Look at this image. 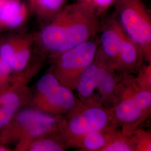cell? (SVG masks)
Wrapping results in <instances>:
<instances>
[{"instance_id": "cell-1", "label": "cell", "mask_w": 151, "mask_h": 151, "mask_svg": "<svg viewBox=\"0 0 151 151\" xmlns=\"http://www.w3.org/2000/svg\"><path fill=\"white\" fill-rule=\"evenodd\" d=\"M97 13L83 2L65 6L41 30L39 40L44 48L58 54L90 40L97 31Z\"/></svg>"}, {"instance_id": "cell-2", "label": "cell", "mask_w": 151, "mask_h": 151, "mask_svg": "<svg viewBox=\"0 0 151 151\" xmlns=\"http://www.w3.org/2000/svg\"><path fill=\"white\" fill-rule=\"evenodd\" d=\"M56 116L32 106L22 108L0 131V143L8 146L16 143L14 150L23 151L30 142L57 131Z\"/></svg>"}, {"instance_id": "cell-3", "label": "cell", "mask_w": 151, "mask_h": 151, "mask_svg": "<svg viewBox=\"0 0 151 151\" xmlns=\"http://www.w3.org/2000/svg\"><path fill=\"white\" fill-rule=\"evenodd\" d=\"M32 107L57 115L75 108V99L72 90L62 85L53 73L42 76L37 81L35 91L30 96Z\"/></svg>"}, {"instance_id": "cell-4", "label": "cell", "mask_w": 151, "mask_h": 151, "mask_svg": "<svg viewBox=\"0 0 151 151\" xmlns=\"http://www.w3.org/2000/svg\"><path fill=\"white\" fill-rule=\"evenodd\" d=\"M96 50L95 43L88 40L58 54L53 74L60 83L76 89L83 72L94 60Z\"/></svg>"}, {"instance_id": "cell-5", "label": "cell", "mask_w": 151, "mask_h": 151, "mask_svg": "<svg viewBox=\"0 0 151 151\" xmlns=\"http://www.w3.org/2000/svg\"><path fill=\"white\" fill-rule=\"evenodd\" d=\"M119 20L129 38L145 53L151 52V22L142 0H116Z\"/></svg>"}, {"instance_id": "cell-6", "label": "cell", "mask_w": 151, "mask_h": 151, "mask_svg": "<svg viewBox=\"0 0 151 151\" xmlns=\"http://www.w3.org/2000/svg\"><path fill=\"white\" fill-rule=\"evenodd\" d=\"M28 77L27 74L19 75L9 86L0 91V131L29 103Z\"/></svg>"}, {"instance_id": "cell-7", "label": "cell", "mask_w": 151, "mask_h": 151, "mask_svg": "<svg viewBox=\"0 0 151 151\" xmlns=\"http://www.w3.org/2000/svg\"><path fill=\"white\" fill-rule=\"evenodd\" d=\"M32 39L14 35L0 40V57L10 65L16 75L24 71L32 55Z\"/></svg>"}, {"instance_id": "cell-8", "label": "cell", "mask_w": 151, "mask_h": 151, "mask_svg": "<svg viewBox=\"0 0 151 151\" xmlns=\"http://www.w3.org/2000/svg\"><path fill=\"white\" fill-rule=\"evenodd\" d=\"M109 123V116L101 108L92 107L73 115L67 125L68 133L76 138L88 133L101 131Z\"/></svg>"}, {"instance_id": "cell-9", "label": "cell", "mask_w": 151, "mask_h": 151, "mask_svg": "<svg viewBox=\"0 0 151 151\" xmlns=\"http://www.w3.org/2000/svg\"><path fill=\"white\" fill-rule=\"evenodd\" d=\"M151 106V91L143 90L122 101L115 109L116 119L124 123L138 121Z\"/></svg>"}, {"instance_id": "cell-10", "label": "cell", "mask_w": 151, "mask_h": 151, "mask_svg": "<svg viewBox=\"0 0 151 151\" xmlns=\"http://www.w3.org/2000/svg\"><path fill=\"white\" fill-rule=\"evenodd\" d=\"M27 6L20 0H5L0 9V29L20 27L27 18Z\"/></svg>"}, {"instance_id": "cell-11", "label": "cell", "mask_w": 151, "mask_h": 151, "mask_svg": "<svg viewBox=\"0 0 151 151\" xmlns=\"http://www.w3.org/2000/svg\"><path fill=\"white\" fill-rule=\"evenodd\" d=\"M123 31V28L115 22L106 29L101 35L103 51L111 59L118 60Z\"/></svg>"}, {"instance_id": "cell-12", "label": "cell", "mask_w": 151, "mask_h": 151, "mask_svg": "<svg viewBox=\"0 0 151 151\" xmlns=\"http://www.w3.org/2000/svg\"><path fill=\"white\" fill-rule=\"evenodd\" d=\"M101 66L93 61L83 72L76 88L83 99L90 97L96 88L99 79Z\"/></svg>"}, {"instance_id": "cell-13", "label": "cell", "mask_w": 151, "mask_h": 151, "mask_svg": "<svg viewBox=\"0 0 151 151\" xmlns=\"http://www.w3.org/2000/svg\"><path fill=\"white\" fill-rule=\"evenodd\" d=\"M66 0H28L30 6L42 19H51L62 10Z\"/></svg>"}, {"instance_id": "cell-14", "label": "cell", "mask_w": 151, "mask_h": 151, "mask_svg": "<svg viewBox=\"0 0 151 151\" xmlns=\"http://www.w3.org/2000/svg\"><path fill=\"white\" fill-rule=\"evenodd\" d=\"M50 133L40 137L30 142L24 148L23 151H64L63 145Z\"/></svg>"}, {"instance_id": "cell-15", "label": "cell", "mask_w": 151, "mask_h": 151, "mask_svg": "<svg viewBox=\"0 0 151 151\" xmlns=\"http://www.w3.org/2000/svg\"><path fill=\"white\" fill-rule=\"evenodd\" d=\"M137 57L138 49L137 45L125 34L123 30L118 61L125 65H131L135 63Z\"/></svg>"}, {"instance_id": "cell-16", "label": "cell", "mask_w": 151, "mask_h": 151, "mask_svg": "<svg viewBox=\"0 0 151 151\" xmlns=\"http://www.w3.org/2000/svg\"><path fill=\"white\" fill-rule=\"evenodd\" d=\"M76 138L81 139L80 144L84 148L90 151H101L107 143L106 138L101 131L90 132Z\"/></svg>"}, {"instance_id": "cell-17", "label": "cell", "mask_w": 151, "mask_h": 151, "mask_svg": "<svg viewBox=\"0 0 151 151\" xmlns=\"http://www.w3.org/2000/svg\"><path fill=\"white\" fill-rule=\"evenodd\" d=\"M115 87V80L111 73L103 67H101L100 73L97 88L100 94L104 96H109L113 92Z\"/></svg>"}, {"instance_id": "cell-18", "label": "cell", "mask_w": 151, "mask_h": 151, "mask_svg": "<svg viewBox=\"0 0 151 151\" xmlns=\"http://www.w3.org/2000/svg\"><path fill=\"white\" fill-rule=\"evenodd\" d=\"M17 76L10 65L0 57V91L9 86Z\"/></svg>"}, {"instance_id": "cell-19", "label": "cell", "mask_w": 151, "mask_h": 151, "mask_svg": "<svg viewBox=\"0 0 151 151\" xmlns=\"http://www.w3.org/2000/svg\"><path fill=\"white\" fill-rule=\"evenodd\" d=\"M133 147L129 143L122 138H118L110 141L106 144L101 151H133Z\"/></svg>"}, {"instance_id": "cell-20", "label": "cell", "mask_w": 151, "mask_h": 151, "mask_svg": "<svg viewBox=\"0 0 151 151\" xmlns=\"http://www.w3.org/2000/svg\"><path fill=\"white\" fill-rule=\"evenodd\" d=\"M116 0H82L92 7L97 13L103 12L108 9Z\"/></svg>"}, {"instance_id": "cell-21", "label": "cell", "mask_w": 151, "mask_h": 151, "mask_svg": "<svg viewBox=\"0 0 151 151\" xmlns=\"http://www.w3.org/2000/svg\"><path fill=\"white\" fill-rule=\"evenodd\" d=\"M12 151L10 148L8 146L5 145L0 143V151Z\"/></svg>"}, {"instance_id": "cell-22", "label": "cell", "mask_w": 151, "mask_h": 151, "mask_svg": "<svg viewBox=\"0 0 151 151\" xmlns=\"http://www.w3.org/2000/svg\"><path fill=\"white\" fill-rule=\"evenodd\" d=\"M4 1H5V0H0V9H1V6L2 5V4H3L4 2Z\"/></svg>"}]
</instances>
